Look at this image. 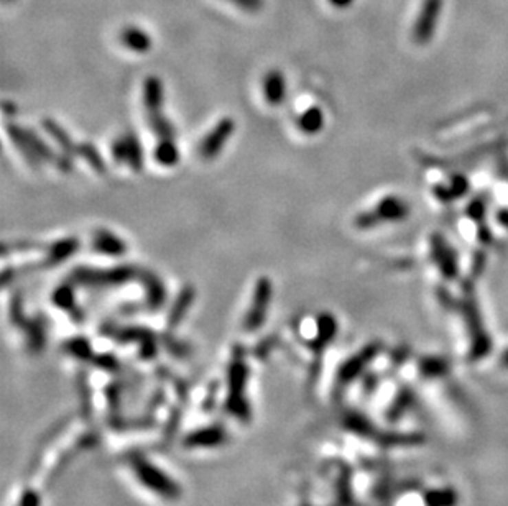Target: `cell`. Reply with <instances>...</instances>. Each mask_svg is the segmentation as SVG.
I'll use <instances>...</instances> for the list:
<instances>
[{
	"label": "cell",
	"instance_id": "27",
	"mask_svg": "<svg viewBox=\"0 0 508 506\" xmlns=\"http://www.w3.org/2000/svg\"><path fill=\"white\" fill-rule=\"evenodd\" d=\"M467 214H469L470 219H474V221H478V219H481V217H484L485 216V206H484V202L478 201V199L474 201L472 204H470L469 208H467Z\"/></svg>",
	"mask_w": 508,
	"mask_h": 506
},
{
	"label": "cell",
	"instance_id": "30",
	"mask_svg": "<svg viewBox=\"0 0 508 506\" xmlns=\"http://www.w3.org/2000/svg\"><path fill=\"white\" fill-rule=\"evenodd\" d=\"M5 2H12V0H5Z\"/></svg>",
	"mask_w": 508,
	"mask_h": 506
},
{
	"label": "cell",
	"instance_id": "13",
	"mask_svg": "<svg viewBox=\"0 0 508 506\" xmlns=\"http://www.w3.org/2000/svg\"><path fill=\"white\" fill-rule=\"evenodd\" d=\"M7 132H8V137H10V140L14 142L15 148L22 153L25 162L30 164V166H40V164L43 163L38 158V155L33 151L30 142L27 140V135H25L23 126H19L15 124H7Z\"/></svg>",
	"mask_w": 508,
	"mask_h": 506
},
{
	"label": "cell",
	"instance_id": "14",
	"mask_svg": "<svg viewBox=\"0 0 508 506\" xmlns=\"http://www.w3.org/2000/svg\"><path fill=\"white\" fill-rule=\"evenodd\" d=\"M140 281L142 285L145 286L146 289V302L152 309H157V307H162L163 302H165L166 293H165V286H163L162 280L157 275L150 272H144L140 273Z\"/></svg>",
	"mask_w": 508,
	"mask_h": 506
},
{
	"label": "cell",
	"instance_id": "11",
	"mask_svg": "<svg viewBox=\"0 0 508 506\" xmlns=\"http://www.w3.org/2000/svg\"><path fill=\"white\" fill-rule=\"evenodd\" d=\"M144 105L148 116L162 113L163 84L157 76H148L144 81Z\"/></svg>",
	"mask_w": 508,
	"mask_h": 506
},
{
	"label": "cell",
	"instance_id": "8",
	"mask_svg": "<svg viewBox=\"0 0 508 506\" xmlns=\"http://www.w3.org/2000/svg\"><path fill=\"white\" fill-rule=\"evenodd\" d=\"M92 248L100 255L107 256H122L127 252V245H125L124 240L106 229L96 230L94 237H92Z\"/></svg>",
	"mask_w": 508,
	"mask_h": 506
},
{
	"label": "cell",
	"instance_id": "21",
	"mask_svg": "<svg viewBox=\"0 0 508 506\" xmlns=\"http://www.w3.org/2000/svg\"><path fill=\"white\" fill-rule=\"evenodd\" d=\"M23 130H25V135H27V140L30 142L33 151H35V153L38 155V158L41 160V162L58 163V160H60V158H58L56 155L53 153V150L49 148V146L46 145V143L43 140H41L38 135H36L30 129H23Z\"/></svg>",
	"mask_w": 508,
	"mask_h": 506
},
{
	"label": "cell",
	"instance_id": "5",
	"mask_svg": "<svg viewBox=\"0 0 508 506\" xmlns=\"http://www.w3.org/2000/svg\"><path fill=\"white\" fill-rule=\"evenodd\" d=\"M272 289H274L272 288V281L267 276H262L257 281L254 291V299H252V306L245 318L247 329H257L263 324L268 311V305H270L272 299Z\"/></svg>",
	"mask_w": 508,
	"mask_h": 506
},
{
	"label": "cell",
	"instance_id": "7",
	"mask_svg": "<svg viewBox=\"0 0 508 506\" xmlns=\"http://www.w3.org/2000/svg\"><path fill=\"white\" fill-rule=\"evenodd\" d=\"M465 319H467V327L470 340H472V350H470V357L472 358H482L490 350V339L489 334L485 332L484 324H482L481 314H478L476 302H467V309H465Z\"/></svg>",
	"mask_w": 508,
	"mask_h": 506
},
{
	"label": "cell",
	"instance_id": "18",
	"mask_svg": "<svg viewBox=\"0 0 508 506\" xmlns=\"http://www.w3.org/2000/svg\"><path fill=\"white\" fill-rule=\"evenodd\" d=\"M195 288L192 286H184V288L179 291L178 298L175 299V305L173 307H171L170 311V324L171 326H176V324L179 322L184 318V314L188 313V309H190L192 301H195Z\"/></svg>",
	"mask_w": 508,
	"mask_h": 506
},
{
	"label": "cell",
	"instance_id": "24",
	"mask_svg": "<svg viewBox=\"0 0 508 506\" xmlns=\"http://www.w3.org/2000/svg\"><path fill=\"white\" fill-rule=\"evenodd\" d=\"M469 184L467 181H465L463 176H457V178H454L449 183V186L444 188V194H441V196H448V197H457V196H463V194L467 191Z\"/></svg>",
	"mask_w": 508,
	"mask_h": 506
},
{
	"label": "cell",
	"instance_id": "16",
	"mask_svg": "<svg viewBox=\"0 0 508 506\" xmlns=\"http://www.w3.org/2000/svg\"><path fill=\"white\" fill-rule=\"evenodd\" d=\"M296 125L305 135H316L324 126V113L314 105V107H309L308 111H305L298 117Z\"/></svg>",
	"mask_w": 508,
	"mask_h": 506
},
{
	"label": "cell",
	"instance_id": "22",
	"mask_svg": "<svg viewBox=\"0 0 508 506\" xmlns=\"http://www.w3.org/2000/svg\"><path fill=\"white\" fill-rule=\"evenodd\" d=\"M148 125L152 132L162 140V138H175V126L163 113L148 116Z\"/></svg>",
	"mask_w": 508,
	"mask_h": 506
},
{
	"label": "cell",
	"instance_id": "28",
	"mask_svg": "<svg viewBox=\"0 0 508 506\" xmlns=\"http://www.w3.org/2000/svg\"><path fill=\"white\" fill-rule=\"evenodd\" d=\"M327 2L335 8H349L354 3V0H327Z\"/></svg>",
	"mask_w": 508,
	"mask_h": 506
},
{
	"label": "cell",
	"instance_id": "9",
	"mask_svg": "<svg viewBox=\"0 0 508 506\" xmlns=\"http://www.w3.org/2000/svg\"><path fill=\"white\" fill-rule=\"evenodd\" d=\"M263 96L270 105H280L287 97V81L280 69L268 71L263 78Z\"/></svg>",
	"mask_w": 508,
	"mask_h": 506
},
{
	"label": "cell",
	"instance_id": "26",
	"mask_svg": "<svg viewBox=\"0 0 508 506\" xmlns=\"http://www.w3.org/2000/svg\"><path fill=\"white\" fill-rule=\"evenodd\" d=\"M228 2H230L235 7H239L243 12H250V14L260 12L263 6H265V0H228Z\"/></svg>",
	"mask_w": 508,
	"mask_h": 506
},
{
	"label": "cell",
	"instance_id": "3",
	"mask_svg": "<svg viewBox=\"0 0 508 506\" xmlns=\"http://www.w3.org/2000/svg\"><path fill=\"white\" fill-rule=\"evenodd\" d=\"M443 0H425L413 27V40L417 45H428L438 27Z\"/></svg>",
	"mask_w": 508,
	"mask_h": 506
},
{
	"label": "cell",
	"instance_id": "15",
	"mask_svg": "<svg viewBox=\"0 0 508 506\" xmlns=\"http://www.w3.org/2000/svg\"><path fill=\"white\" fill-rule=\"evenodd\" d=\"M43 129L46 130V133L60 145V148L65 151L66 157H73V155L78 153V145H74L73 138L69 137L68 132H66L58 122H54L53 119H45Z\"/></svg>",
	"mask_w": 508,
	"mask_h": 506
},
{
	"label": "cell",
	"instance_id": "10",
	"mask_svg": "<svg viewBox=\"0 0 508 506\" xmlns=\"http://www.w3.org/2000/svg\"><path fill=\"white\" fill-rule=\"evenodd\" d=\"M78 248H79V240H76L74 237L63 239L60 240V242L53 243V245L49 247L48 255H46L43 263L38 265V268L56 267L58 263H61V261L68 260L69 256H73L74 253L78 252Z\"/></svg>",
	"mask_w": 508,
	"mask_h": 506
},
{
	"label": "cell",
	"instance_id": "23",
	"mask_svg": "<svg viewBox=\"0 0 508 506\" xmlns=\"http://www.w3.org/2000/svg\"><path fill=\"white\" fill-rule=\"evenodd\" d=\"M53 299L56 306L63 307V309H71L74 306V291L71 285H61L54 289Z\"/></svg>",
	"mask_w": 508,
	"mask_h": 506
},
{
	"label": "cell",
	"instance_id": "2",
	"mask_svg": "<svg viewBox=\"0 0 508 506\" xmlns=\"http://www.w3.org/2000/svg\"><path fill=\"white\" fill-rule=\"evenodd\" d=\"M138 276V272L132 267H119L111 270L78 268L71 275V281L81 286L104 288V286H120Z\"/></svg>",
	"mask_w": 508,
	"mask_h": 506
},
{
	"label": "cell",
	"instance_id": "6",
	"mask_svg": "<svg viewBox=\"0 0 508 506\" xmlns=\"http://www.w3.org/2000/svg\"><path fill=\"white\" fill-rule=\"evenodd\" d=\"M431 256L436 267L439 268L441 275L446 280H452L457 276V272H459L457 253L441 235H434L431 239Z\"/></svg>",
	"mask_w": 508,
	"mask_h": 506
},
{
	"label": "cell",
	"instance_id": "29",
	"mask_svg": "<svg viewBox=\"0 0 508 506\" xmlns=\"http://www.w3.org/2000/svg\"><path fill=\"white\" fill-rule=\"evenodd\" d=\"M502 365L505 366V368H508V349L505 350V353H503V357H502Z\"/></svg>",
	"mask_w": 508,
	"mask_h": 506
},
{
	"label": "cell",
	"instance_id": "12",
	"mask_svg": "<svg viewBox=\"0 0 508 506\" xmlns=\"http://www.w3.org/2000/svg\"><path fill=\"white\" fill-rule=\"evenodd\" d=\"M120 43L129 48L130 52L146 53L152 48V36L138 27H125L120 32Z\"/></svg>",
	"mask_w": 508,
	"mask_h": 506
},
{
	"label": "cell",
	"instance_id": "17",
	"mask_svg": "<svg viewBox=\"0 0 508 506\" xmlns=\"http://www.w3.org/2000/svg\"><path fill=\"white\" fill-rule=\"evenodd\" d=\"M155 162L162 164V166H175L179 162V150L176 146L175 138H162L158 145L155 146L153 151Z\"/></svg>",
	"mask_w": 508,
	"mask_h": 506
},
{
	"label": "cell",
	"instance_id": "1",
	"mask_svg": "<svg viewBox=\"0 0 508 506\" xmlns=\"http://www.w3.org/2000/svg\"><path fill=\"white\" fill-rule=\"evenodd\" d=\"M410 216V206L400 196H385L372 210H365L355 217L359 229H373L384 222H401Z\"/></svg>",
	"mask_w": 508,
	"mask_h": 506
},
{
	"label": "cell",
	"instance_id": "20",
	"mask_svg": "<svg viewBox=\"0 0 508 506\" xmlns=\"http://www.w3.org/2000/svg\"><path fill=\"white\" fill-rule=\"evenodd\" d=\"M78 155H81L84 162L89 164L92 170L98 171L99 175H104L107 171L106 162H104L98 148L92 143H81V145H78Z\"/></svg>",
	"mask_w": 508,
	"mask_h": 506
},
{
	"label": "cell",
	"instance_id": "4",
	"mask_svg": "<svg viewBox=\"0 0 508 506\" xmlns=\"http://www.w3.org/2000/svg\"><path fill=\"white\" fill-rule=\"evenodd\" d=\"M235 130V124L230 117H225V119H221L214 125V129L209 132L206 137L201 140L199 145V155L204 160H212L216 158L217 155L221 153L222 148H224L225 143L229 142V138L232 137Z\"/></svg>",
	"mask_w": 508,
	"mask_h": 506
},
{
	"label": "cell",
	"instance_id": "25",
	"mask_svg": "<svg viewBox=\"0 0 508 506\" xmlns=\"http://www.w3.org/2000/svg\"><path fill=\"white\" fill-rule=\"evenodd\" d=\"M112 157H114L115 163H127V140L124 137L115 138L112 143Z\"/></svg>",
	"mask_w": 508,
	"mask_h": 506
},
{
	"label": "cell",
	"instance_id": "19",
	"mask_svg": "<svg viewBox=\"0 0 508 506\" xmlns=\"http://www.w3.org/2000/svg\"><path fill=\"white\" fill-rule=\"evenodd\" d=\"M125 140H127V163L132 170L137 173L142 171L144 168V151H142V145L138 142L135 132L125 133Z\"/></svg>",
	"mask_w": 508,
	"mask_h": 506
}]
</instances>
